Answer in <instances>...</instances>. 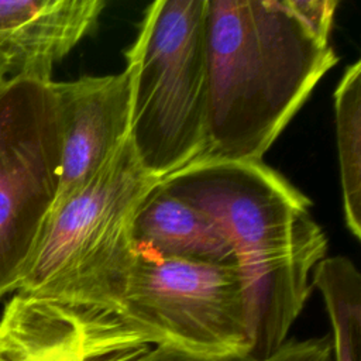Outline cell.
Listing matches in <instances>:
<instances>
[{
	"label": "cell",
	"instance_id": "cell-8",
	"mask_svg": "<svg viewBox=\"0 0 361 361\" xmlns=\"http://www.w3.org/2000/svg\"><path fill=\"white\" fill-rule=\"evenodd\" d=\"M103 0L0 1V85L52 80L62 61L97 24Z\"/></svg>",
	"mask_w": 361,
	"mask_h": 361
},
{
	"label": "cell",
	"instance_id": "cell-15",
	"mask_svg": "<svg viewBox=\"0 0 361 361\" xmlns=\"http://www.w3.org/2000/svg\"><path fill=\"white\" fill-rule=\"evenodd\" d=\"M296 16L319 38L329 41L333 17L338 1L336 0H289Z\"/></svg>",
	"mask_w": 361,
	"mask_h": 361
},
{
	"label": "cell",
	"instance_id": "cell-3",
	"mask_svg": "<svg viewBox=\"0 0 361 361\" xmlns=\"http://www.w3.org/2000/svg\"><path fill=\"white\" fill-rule=\"evenodd\" d=\"M73 314L87 361H118L158 345L248 354L247 288L238 264L135 251L114 306L99 316Z\"/></svg>",
	"mask_w": 361,
	"mask_h": 361
},
{
	"label": "cell",
	"instance_id": "cell-10",
	"mask_svg": "<svg viewBox=\"0 0 361 361\" xmlns=\"http://www.w3.org/2000/svg\"><path fill=\"white\" fill-rule=\"evenodd\" d=\"M0 361H87L80 329L61 305L14 292L0 316Z\"/></svg>",
	"mask_w": 361,
	"mask_h": 361
},
{
	"label": "cell",
	"instance_id": "cell-7",
	"mask_svg": "<svg viewBox=\"0 0 361 361\" xmlns=\"http://www.w3.org/2000/svg\"><path fill=\"white\" fill-rule=\"evenodd\" d=\"M61 128V173L55 206L86 186L130 135L126 71L54 82Z\"/></svg>",
	"mask_w": 361,
	"mask_h": 361
},
{
	"label": "cell",
	"instance_id": "cell-12",
	"mask_svg": "<svg viewBox=\"0 0 361 361\" xmlns=\"http://www.w3.org/2000/svg\"><path fill=\"white\" fill-rule=\"evenodd\" d=\"M336 138L343 210L348 230L361 237V62L344 71L334 90Z\"/></svg>",
	"mask_w": 361,
	"mask_h": 361
},
{
	"label": "cell",
	"instance_id": "cell-13",
	"mask_svg": "<svg viewBox=\"0 0 361 361\" xmlns=\"http://www.w3.org/2000/svg\"><path fill=\"white\" fill-rule=\"evenodd\" d=\"M118 361H255L247 353H224L206 354L188 351L169 345H158L145 348Z\"/></svg>",
	"mask_w": 361,
	"mask_h": 361
},
{
	"label": "cell",
	"instance_id": "cell-5",
	"mask_svg": "<svg viewBox=\"0 0 361 361\" xmlns=\"http://www.w3.org/2000/svg\"><path fill=\"white\" fill-rule=\"evenodd\" d=\"M207 0H157L126 52L130 140L161 182L197 159L207 133Z\"/></svg>",
	"mask_w": 361,
	"mask_h": 361
},
{
	"label": "cell",
	"instance_id": "cell-14",
	"mask_svg": "<svg viewBox=\"0 0 361 361\" xmlns=\"http://www.w3.org/2000/svg\"><path fill=\"white\" fill-rule=\"evenodd\" d=\"M262 361H333L330 337L286 340L274 354Z\"/></svg>",
	"mask_w": 361,
	"mask_h": 361
},
{
	"label": "cell",
	"instance_id": "cell-9",
	"mask_svg": "<svg viewBox=\"0 0 361 361\" xmlns=\"http://www.w3.org/2000/svg\"><path fill=\"white\" fill-rule=\"evenodd\" d=\"M133 243L135 251L162 259L238 264L233 244L219 224L161 183L134 216Z\"/></svg>",
	"mask_w": 361,
	"mask_h": 361
},
{
	"label": "cell",
	"instance_id": "cell-1",
	"mask_svg": "<svg viewBox=\"0 0 361 361\" xmlns=\"http://www.w3.org/2000/svg\"><path fill=\"white\" fill-rule=\"evenodd\" d=\"M206 56V145L192 164L261 161L338 61L289 0H207Z\"/></svg>",
	"mask_w": 361,
	"mask_h": 361
},
{
	"label": "cell",
	"instance_id": "cell-4",
	"mask_svg": "<svg viewBox=\"0 0 361 361\" xmlns=\"http://www.w3.org/2000/svg\"><path fill=\"white\" fill-rule=\"evenodd\" d=\"M159 183L128 137L86 186L52 210L16 292L85 316L109 312L134 262V216Z\"/></svg>",
	"mask_w": 361,
	"mask_h": 361
},
{
	"label": "cell",
	"instance_id": "cell-2",
	"mask_svg": "<svg viewBox=\"0 0 361 361\" xmlns=\"http://www.w3.org/2000/svg\"><path fill=\"white\" fill-rule=\"evenodd\" d=\"M161 185L212 217L233 244L247 288L248 355L268 358L286 341L326 257L312 202L262 161L190 164Z\"/></svg>",
	"mask_w": 361,
	"mask_h": 361
},
{
	"label": "cell",
	"instance_id": "cell-11",
	"mask_svg": "<svg viewBox=\"0 0 361 361\" xmlns=\"http://www.w3.org/2000/svg\"><path fill=\"white\" fill-rule=\"evenodd\" d=\"M324 300L331 324L333 361H361V276L354 262L334 255L320 259L312 282Z\"/></svg>",
	"mask_w": 361,
	"mask_h": 361
},
{
	"label": "cell",
	"instance_id": "cell-6",
	"mask_svg": "<svg viewBox=\"0 0 361 361\" xmlns=\"http://www.w3.org/2000/svg\"><path fill=\"white\" fill-rule=\"evenodd\" d=\"M59 173L52 80L0 85V299L20 285L54 210Z\"/></svg>",
	"mask_w": 361,
	"mask_h": 361
}]
</instances>
